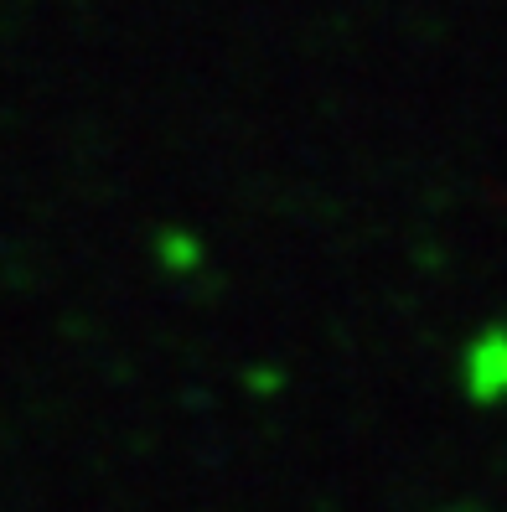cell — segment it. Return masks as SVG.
Wrapping results in <instances>:
<instances>
[{
  "instance_id": "cell-1",
  "label": "cell",
  "mask_w": 507,
  "mask_h": 512,
  "mask_svg": "<svg viewBox=\"0 0 507 512\" xmlns=\"http://www.w3.org/2000/svg\"><path fill=\"white\" fill-rule=\"evenodd\" d=\"M466 394L476 404L507 399V326H487L466 352Z\"/></svg>"
}]
</instances>
